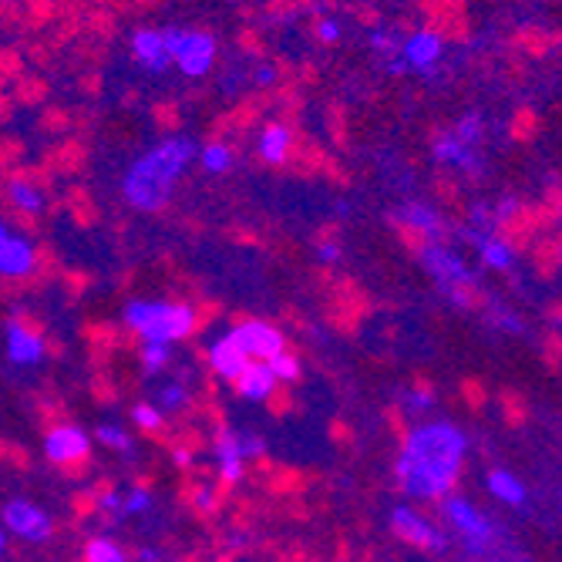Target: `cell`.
Segmentation results:
<instances>
[{
	"mask_svg": "<svg viewBox=\"0 0 562 562\" xmlns=\"http://www.w3.org/2000/svg\"><path fill=\"white\" fill-rule=\"evenodd\" d=\"M286 148H290V132L280 128V125H270L267 135H263V159L267 162H283Z\"/></svg>",
	"mask_w": 562,
	"mask_h": 562,
	"instance_id": "25",
	"label": "cell"
},
{
	"mask_svg": "<svg viewBox=\"0 0 562 562\" xmlns=\"http://www.w3.org/2000/svg\"><path fill=\"white\" fill-rule=\"evenodd\" d=\"M11 195H14V202L24 210V213H37L41 210V195H37V189H31L27 182H14L11 186Z\"/></svg>",
	"mask_w": 562,
	"mask_h": 562,
	"instance_id": "33",
	"label": "cell"
},
{
	"mask_svg": "<svg viewBox=\"0 0 562 562\" xmlns=\"http://www.w3.org/2000/svg\"><path fill=\"white\" fill-rule=\"evenodd\" d=\"M91 454V435L81 425H55L44 435V458L50 465H78Z\"/></svg>",
	"mask_w": 562,
	"mask_h": 562,
	"instance_id": "7",
	"label": "cell"
},
{
	"mask_svg": "<svg viewBox=\"0 0 562 562\" xmlns=\"http://www.w3.org/2000/svg\"><path fill=\"white\" fill-rule=\"evenodd\" d=\"M233 384H236V394L246 397V401H252V404L270 401V397L277 394V387H280V381L270 374V368H267L263 361H249L246 371H243Z\"/></svg>",
	"mask_w": 562,
	"mask_h": 562,
	"instance_id": "14",
	"label": "cell"
},
{
	"mask_svg": "<svg viewBox=\"0 0 562 562\" xmlns=\"http://www.w3.org/2000/svg\"><path fill=\"white\" fill-rule=\"evenodd\" d=\"M94 505H98V513L105 516V519H125V495L122 492H115V488H105L98 498H94Z\"/></svg>",
	"mask_w": 562,
	"mask_h": 562,
	"instance_id": "30",
	"label": "cell"
},
{
	"mask_svg": "<svg viewBox=\"0 0 562 562\" xmlns=\"http://www.w3.org/2000/svg\"><path fill=\"white\" fill-rule=\"evenodd\" d=\"M4 555H8V532L0 529V559H4Z\"/></svg>",
	"mask_w": 562,
	"mask_h": 562,
	"instance_id": "42",
	"label": "cell"
},
{
	"mask_svg": "<svg viewBox=\"0 0 562 562\" xmlns=\"http://www.w3.org/2000/svg\"><path fill=\"white\" fill-rule=\"evenodd\" d=\"M482 260H485V267H492V270H508L516 263V252L508 249L502 239H482Z\"/></svg>",
	"mask_w": 562,
	"mask_h": 562,
	"instance_id": "23",
	"label": "cell"
},
{
	"mask_svg": "<svg viewBox=\"0 0 562 562\" xmlns=\"http://www.w3.org/2000/svg\"><path fill=\"white\" fill-rule=\"evenodd\" d=\"M192 505L199 508L202 516L216 513V508H220V492H216V485H195V492H192Z\"/></svg>",
	"mask_w": 562,
	"mask_h": 562,
	"instance_id": "32",
	"label": "cell"
},
{
	"mask_svg": "<svg viewBox=\"0 0 562 562\" xmlns=\"http://www.w3.org/2000/svg\"><path fill=\"white\" fill-rule=\"evenodd\" d=\"M391 532L407 542V546H415V549H425V552H448V532L431 522L418 505L412 502H401L391 508Z\"/></svg>",
	"mask_w": 562,
	"mask_h": 562,
	"instance_id": "5",
	"label": "cell"
},
{
	"mask_svg": "<svg viewBox=\"0 0 562 562\" xmlns=\"http://www.w3.org/2000/svg\"><path fill=\"white\" fill-rule=\"evenodd\" d=\"M337 34H340V31H337L334 21H324V24H321V37H324V41H337Z\"/></svg>",
	"mask_w": 562,
	"mask_h": 562,
	"instance_id": "40",
	"label": "cell"
},
{
	"mask_svg": "<svg viewBox=\"0 0 562 562\" xmlns=\"http://www.w3.org/2000/svg\"><path fill=\"white\" fill-rule=\"evenodd\" d=\"M0 519H4V532H11L21 542L44 546L50 536H55V519H50L44 505H37L31 498H11L4 505V513H0Z\"/></svg>",
	"mask_w": 562,
	"mask_h": 562,
	"instance_id": "6",
	"label": "cell"
},
{
	"mask_svg": "<svg viewBox=\"0 0 562 562\" xmlns=\"http://www.w3.org/2000/svg\"><path fill=\"white\" fill-rule=\"evenodd\" d=\"M192 404V391H189V384L186 381H169L162 391H159V412L162 415H179V412H186V407Z\"/></svg>",
	"mask_w": 562,
	"mask_h": 562,
	"instance_id": "21",
	"label": "cell"
},
{
	"mask_svg": "<svg viewBox=\"0 0 562 562\" xmlns=\"http://www.w3.org/2000/svg\"><path fill=\"white\" fill-rule=\"evenodd\" d=\"M438 55H441V41L431 31H422V34H415L412 41L404 44V58H407V65H415V68H431L438 61Z\"/></svg>",
	"mask_w": 562,
	"mask_h": 562,
	"instance_id": "17",
	"label": "cell"
},
{
	"mask_svg": "<svg viewBox=\"0 0 562 562\" xmlns=\"http://www.w3.org/2000/svg\"><path fill=\"white\" fill-rule=\"evenodd\" d=\"M213 454H216L220 479H223L226 485L243 482V475H246V454H243V445H239V431H236V428H226V425L216 428Z\"/></svg>",
	"mask_w": 562,
	"mask_h": 562,
	"instance_id": "11",
	"label": "cell"
},
{
	"mask_svg": "<svg viewBox=\"0 0 562 562\" xmlns=\"http://www.w3.org/2000/svg\"><path fill=\"white\" fill-rule=\"evenodd\" d=\"M239 445H243L246 462H252V458H263V454H267V441H263L260 435H252V431H239Z\"/></svg>",
	"mask_w": 562,
	"mask_h": 562,
	"instance_id": "35",
	"label": "cell"
},
{
	"mask_svg": "<svg viewBox=\"0 0 562 562\" xmlns=\"http://www.w3.org/2000/svg\"><path fill=\"white\" fill-rule=\"evenodd\" d=\"M132 44H135L138 61H145L151 71H166L169 55H166V47H162V34L159 31H138Z\"/></svg>",
	"mask_w": 562,
	"mask_h": 562,
	"instance_id": "18",
	"label": "cell"
},
{
	"mask_svg": "<svg viewBox=\"0 0 562 562\" xmlns=\"http://www.w3.org/2000/svg\"><path fill=\"white\" fill-rule=\"evenodd\" d=\"M226 337L243 350L246 361H263V364H267L270 357H277L280 350H286L283 334H280L277 327L263 324V321H246V324H236Z\"/></svg>",
	"mask_w": 562,
	"mask_h": 562,
	"instance_id": "8",
	"label": "cell"
},
{
	"mask_svg": "<svg viewBox=\"0 0 562 562\" xmlns=\"http://www.w3.org/2000/svg\"><path fill=\"white\" fill-rule=\"evenodd\" d=\"M431 404H435V394L425 391V387H412V391L401 394V407H404L407 415H425Z\"/></svg>",
	"mask_w": 562,
	"mask_h": 562,
	"instance_id": "31",
	"label": "cell"
},
{
	"mask_svg": "<svg viewBox=\"0 0 562 562\" xmlns=\"http://www.w3.org/2000/svg\"><path fill=\"white\" fill-rule=\"evenodd\" d=\"M441 516H445V522L458 532V539H462L465 555H472V559H488V549H492V542H495L498 532H502L495 519H488L472 498L458 495V492H448V495L441 498Z\"/></svg>",
	"mask_w": 562,
	"mask_h": 562,
	"instance_id": "4",
	"label": "cell"
},
{
	"mask_svg": "<svg viewBox=\"0 0 562 562\" xmlns=\"http://www.w3.org/2000/svg\"><path fill=\"white\" fill-rule=\"evenodd\" d=\"M34 270V249L11 236V229L0 223V277H27Z\"/></svg>",
	"mask_w": 562,
	"mask_h": 562,
	"instance_id": "13",
	"label": "cell"
},
{
	"mask_svg": "<svg viewBox=\"0 0 562 562\" xmlns=\"http://www.w3.org/2000/svg\"><path fill=\"white\" fill-rule=\"evenodd\" d=\"M132 425H135L138 431H145V435H159V431H162V425H166V415L159 412L156 404L138 401V404L132 407Z\"/></svg>",
	"mask_w": 562,
	"mask_h": 562,
	"instance_id": "22",
	"label": "cell"
},
{
	"mask_svg": "<svg viewBox=\"0 0 562 562\" xmlns=\"http://www.w3.org/2000/svg\"><path fill=\"white\" fill-rule=\"evenodd\" d=\"M94 438L105 445V448H112V451H119L125 462H135V438L125 431V428H119V425H98V431H94Z\"/></svg>",
	"mask_w": 562,
	"mask_h": 562,
	"instance_id": "20",
	"label": "cell"
},
{
	"mask_svg": "<svg viewBox=\"0 0 562 562\" xmlns=\"http://www.w3.org/2000/svg\"><path fill=\"white\" fill-rule=\"evenodd\" d=\"M479 132H482V119L479 115H469L462 125H458V142H475Z\"/></svg>",
	"mask_w": 562,
	"mask_h": 562,
	"instance_id": "36",
	"label": "cell"
},
{
	"mask_svg": "<svg viewBox=\"0 0 562 562\" xmlns=\"http://www.w3.org/2000/svg\"><path fill=\"white\" fill-rule=\"evenodd\" d=\"M485 488H488V495H492L495 502H502V505H508V508H526V502H529L526 482H522L516 472H508V469H492V472L485 475Z\"/></svg>",
	"mask_w": 562,
	"mask_h": 562,
	"instance_id": "15",
	"label": "cell"
},
{
	"mask_svg": "<svg viewBox=\"0 0 562 562\" xmlns=\"http://www.w3.org/2000/svg\"><path fill=\"white\" fill-rule=\"evenodd\" d=\"M189 159H192V142H186V138H172V142L159 145L156 151H148L125 179V195L132 206L148 210V213L162 210L172 182L179 179V172L186 169Z\"/></svg>",
	"mask_w": 562,
	"mask_h": 562,
	"instance_id": "2",
	"label": "cell"
},
{
	"mask_svg": "<svg viewBox=\"0 0 562 562\" xmlns=\"http://www.w3.org/2000/svg\"><path fill=\"white\" fill-rule=\"evenodd\" d=\"M135 559L138 562H166V549H159V546H138Z\"/></svg>",
	"mask_w": 562,
	"mask_h": 562,
	"instance_id": "37",
	"label": "cell"
},
{
	"mask_svg": "<svg viewBox=\"0 0 562 562\" xmlns=\"http://www.w3.org/2000/svg\"><path fill=\"white\" fill-rule=\"evenodd\" d=\"M229 148H223V145H210L206 148V156H202V166H206L210 172H226L229 169Z\"/></svg>",
	"mask_w": 562,
	"mask_h": 562,
	"instance_id": "34",
	"label": "cell"
},
{
	"mask_svg": "<svg viewBox=\"0 0 562 562\" xmlns=\"http://www.w3.org/2000/svg\"><path fill=\"white\" fill-rule=\"evenodd\" d=\"M172 462H176L179 469H189V465H192V451H189L186 445H179V448L172 451Z\"/></svg>",
	"mask_w": 562,
	"mask_h": 562,
	"instance_id": "38",
	"label": "cell"
},
{
	"mask_svg": "<svg viewBox=\"0 0 562 562\" xmlns=\"http://www.w3.org/2000/svg\"><path fill=\"white\" fill-rule=\"evenodd\" d=\"M4 340H8V361L18 364V368H34V364L44 361V353H47L44 337H41L31 324H24V321H18V317L8 321Z\"/></svg>",
	"mask_w": 562,
	"mask_h": 562,
	"instance_id": "9",
	"label": "cell"
},
{
	"mask_svg": "<svg viewBox=\"0 0 562 562\" xmlns=\"http://www.w3.org/2000/svg\"><path fill=\"white\" fill-rule=\"evenodd\" d=\"M267 368H270V374H273L280 384H293V381H300V361H296L293 353H286V350H280L277 357H270Z\"/></svg>",
	"mask_w": 562,
	"mask_h": 562,
	"instance_id": "27",
	"label": "cell"
},
{
	"mask_svg": "<svg viewBox=\"0 0 562 562\" xmlns=\"http://www.w3.org/2000/svg\"><path fill=\"white\" fill-rule=\"evenodd\" d=\"M85 562H132V555L112 536H94L85 546Z\"/></svg>",
	"mask_w": 562,
	"mask_h": 562,
	"instance_id": "19",
	"label": "cell"
},
{
	"mask_svg": "<svg viewBox=\"0 0 562 562\" xmlns=\"http://www.w3.org/2000/svg\"><path fill=\"white\" fill-rule=\"evenodd\" d=\"M422 260H425V267H428V273L438 280V286L441 290H448V286H472L475 283V273L454 257V252H448L445 246H425L422 249Z\"/></svg>",
	"mask_w": 562,
	"mask_h": 562,
	"instance_id": "10",
	"label": "cell"
},
{
	"mask_svg": "<svg viewBox=\"0 0 562 562\" xmlns=\"http://www.w3.org/2000/svg\"><path fill=\"white\" fill-rule=\"evenodd\" d=\"M213 55H216V44L210 34H182V44L176 50V61L182 65L186 75L199 78L213 68Z\"/></svg>",
	"mask_w": 562,
	"mask_h": 562,
	"instance_id": "12",
	"label": "cell"
},
{
	"mask_svg": "<svg viewBox=\"0 0 562 562\" xmlns=\"http://www.w3.org/2000/svg\"><path fill=\"white\" fill-rule=\"evenodd\" d=\"M401 220H407V226H415V229L425 233V236H438V233H441L438 216H435L431 210H425V206H407V210L401 213Z\"/></svg>",
	"mask_w": 562,
	"mask_h": 562,
	"instance_id": "28",
	"label": "cell"
},
{
	"mask_svg": "<svg viewBox=\"0 0 562 562\" xmlns=\"http://www.w3.org/2000/svg\"><path fill=\"white\" fill-rule=\"evenodd\" d=\"M125 327L145 344H179L195 330V311L189 303L169 300H132L125 306Z\"/></svg>",
	"mask_w": 562,
	"mask_h": 562,
	"instance_id": "3",
	"label": "cell"
},
{
	"mask_svg": "<svg viewBox=\"0 0 562 562\" xmlns=\"http://www.w3.org/2000/svg\"><path fill=\"white\" fill-rule=\"evenodd\" d=\"M371 44H374V47H391V37H387V34H374Z\"/></svg>",
	"mask_w": 562,
	"mask_h": 562,
	"instance_id": "41",
	"label": "cell"
},
{
	"mask_svg": "<svg viewBox=\"0 0 562 562\" xmlns=\"http://www.w3.org/2000/svg\"><path fill=\"white\" fill-rule=\"evenodd\" d=\"M151 508H156V495H151L145 485H132L125 492V519L128 516H145V513H151Z\"/></svg>",
	"mask_w": 562,
	"mask_h": 562,
	"instance_id": "29",
	"label": "cell"
},
{
	"mask_svg": "<svg viewBox=\"0 0 562 562\" xmlns=\"http://www.w3.org/2000/svg\"><path fill=\"white\" fill-rule=\"evenodd\" d=\"M485 562H516V559H505V555H492V559H485Z\"/></svg>",
	"mask_w": 562,
	"mask_h": 562,
	"instance_id": "43",
	"label": "cell"
},
{
	"mask_svg": "<svg viewBox=\"0 0 562 562\" xmlns=\"http://www.w3.org/2000/svg\"><path fill=\"white\" fill-rule=\"evenodd\" d=\"M246 357H243V350L229 340V337H220L213 347H210V368H213V374L216 378H223V381H236L243 371H246Z\"/></svg>",
	"mask_w": 562,
	"mask_h": 562,
	"instance_id": "16",
	"label": "cell"
},
{
	"mask_svg": "<svg viewBox=\"0 0 562 562\" xmlns=\"http://www.w3.org/2000/svg\"><path fill=\"white\" fill-rule=\"evenodd\" d=\"M469 435L454 422H422L404 435L394 479L412 502H441L462 482Z\"/></svg>",
	"mask_w": 562,
	"mask_h": 562,
	"instance_id": "1",
	"label": "cell"
},
{
	"mask_svg": "<svg viewBox=\"0 0 562 562\" xmlns=\"http://www.w3.org/2000/svg\"><path fill=\"white\" fill-rule=\"evenodd\" d=\"M321 260H324V263H337V260H340V249L324 243V246H321Z\"/></svg>",
	"mask_w": 562,
	"mask_h": 562,
	"instance_id": "39",
	"label": "cell"
},
{
	"mask_svg": "<svg viewBox=\"0 0 562 562\" xmlns=\"http://www.w3.org/2000/svg\"><path fill=\"white\" fill-rule=\"evenodd\" d=\"M438 156L441 159H448V162H454V166H462V169H469V172H475L479 166H475V156L469 151V145L465 142H458V138H445V142H438Z\"/></svg>",
	"mask_w": 562,
	"mask_h": 562,
	"instance_id": "24",
	"label": "cell"
},
{
	"mask_svg": "<svg viewBox=\"0 0 562 562\" xmlns=\"http://www.w3.org/2000/svg\"><path fill=\"white\" fill-rule=\"evenodd\" d=\"M172 361V350L169 344H145L142 347V368L145 374H162Z\"/></svg>",
	"mask_w": 562,
	"mask_h": 562,
	"instance_id": "26",
	"label": "cell"
}]
</instances>
